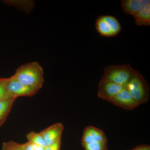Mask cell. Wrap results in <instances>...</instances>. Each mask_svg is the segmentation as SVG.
I'll list each match as a JSON object with an SVG mask.
<instances>
[{
  "label": "cell",
  "instance_id": "obj_1",
  "mask_svg": "<svg viewBox=\"0 0 150 150\" xmlns=\"http://www.w3.org/2000/svg\"><path fill=\"white\" fill-rule=\"evenodd\" d=\"M13 76L22 83L38 91L44 82L43 68L38 62L21 65L17 69Z\"/></svg>",
  "mask_w": 150,
  "mask_h": 150
},
{
  "label": "cell",
  "instance_id": "obj_2",
  "mask_svg": "<svg viewBox=\"0 0 150 150\" xmlns=\"http://www.w3.org/2000/svg\"><path fill=\"white\" fill-rule=\"evenodd\" d=\"M124 88L139 104H144L149 99L150 88L145 78L139 72L135 70Z\"/></svg>",
  "mask_w": 150,
  "mask_h": 150
},
{
  "label": "cell",
  "instance_id": "obj_3",
  "mask_svg": "<svg viewBox=\"0 0 150 150\" xmlns=\"http://www.w3.org/2000/svg\"><path fill=\"white\" fill-rule=\"evenodd\" d=\"M135 71L130 64L111 65L105 69L101 79L124 87Z\"/></svg>",
  "mask_w": 150,
  "mask_h": 150
},
{
  "label": "cell",
  "instance_id": "obj_4",
  "mask_svg": "<svg viewBox=\"0 0 150 150\" xmlns=\"http://www.w3.org/2000/svg\"><path fill=\"white\" fill-rule=\"evenodd\" d=\"M4 83L8 91L13 96H32L38 91L25 85L16 79L13 76L9 78H4Z\"/></svg>",
  "mask_w": 150,
  "mask_h": 150
},
{
  "label": "cell",
  "instance_id": "obj_5",
  "mask_svg": "<svg viewBox=\"0 0 150 150\" xmlns=\"http://www.w3.org/2000/svg\"><path fill=\"white\" fill-rule=\"evenodd\" d=\"M123 88L122 86L101 79L98 83V96L101 99L111 102Z\"/></svg>",
  "mask_w": 150,
  "mask_h": 150
},
{
  "label": "cell",
  "instance_id": "obj_6",
  "mask_svg": "<svg viewBox=\"0 0 150 150\" xmlns=\"http://www.w3.org/2000/svg\"><path fill=\"white\" fill-rule=\"evenodd\" d=\"M64 129L62 123H56L39 132L43 138L46 146L54 144L59 139L62 138Z\"/></svg>",
  "mask_w": 150,
  "mask_h": 150
},
{
  "label": "cell",
  "instance_id": "obj_7",
  "mask_svg": "<svg viewBox=\"0 0 150 150\" xmlns=\"http://www.w3.org/2000/svg\"><path fill=\"white\" fill-rule=\"evenodd\" d=\"M111 103L115 105L127 110H132L140 105L123 88L112 100Z\"/></svg>",
  "mask_w": 150,
  "mask_h": 150
},
{
  "label": "cell",
  "instance_id": "obj_8",
  "mask_svg": "<svg viewBox=\"0 0 150 150\" xmlns=\"http://www.w3.org/2000/svg\"><path fill=\"white\" fill-rule=\"evenodd\" d=\"M135 23L138 26L150 25V2L142 6V8L134 17Z\"/></svg>",
  "mask_w": 150,
  "mask_h": 150
},
{
  "label": "cell",
  "instance_id": "obj_9",
  "mask_svg": "<svg viewBox=\"0 0 150 150\" xmlns=\"http://www.w3.org/2000/svg\"><path fill=\"white\" fill-rule=\"evenodd\" d=\"M121 5L125 13L134 17L136 16L142 7L140 0H123Z\"/></svg>",
  "mask_w": 150,
  "mask_h": 150
},
{
  "label": "cell",
  "instance_id": "obj_10",
  "mask_svg": "<svg viewBox=\"0 0 150 150\" xmlns=\"http://www.w3.org/2000/svg\"><path fill=\"white\" fill-rule=\"evenodd\" d=\"M16 98L0 101V128L5 122Z\"/></svg>",
  "mask_w": 150,
  "mask_h": 150
},
{
  "label": "cell",
  "instance_id": "obj_11",
  "mask_svg": "<svg viewBox=\"0 0 150 150\" xmlns=\"http://www.w3.org/2000/svg\"><path fill=\"white\" fill-rule=\"evenodd\" d=\"M97 31L102 36L109 37L113 36L110 25L100 16L97 19L96 23Z\"/></svg>",
  "mask_w": 150,
  "mask_h": 150
},
{
  "label": "cell",
  "instance_id": "obj_12",
  "mask_svg": "<svg viewBox=\"0 0 150 150\" xmlns=\"http://www.w3.org/2000/svg\"><path fill=\"white\" fill-rule=\"evenodd\" d=\"M86 128L89 132L95 142L107 143V137L102 130L93 126H88Z\"/></svg>",
  "mask_w": 150,
  "mask_h": 150
},
{
  "label": "cell",
  "instance_id": "obj_13",
  "mask_svg": "<svg viewBox=\"0 0 150 150\" xmlns=\"http://www.w3.org/2000/svg\"><path fill=\"white\" fill-rule=\"evenodd\" d=\"M101 17L110 25L113 36H115L120 33L121 27L117 19L114 17L109 15L103 16Z\"/></svg>",
  "mask_w": 150,
  "mask_h": 150
},
{
  "label": "cell",
  "instance_id": "obj_14",
  "mask_svg": "<svg viewBox=\"0 0 150 150\" xmlns=\"http://www.w3.org/2000/svg\"><path fill=\"white\" fill-rule=\"evenodd\" d=\"M26 137L28 140V142L41 146L43 147H46V145L40 133L31 131L27 134Z\"/></svg>",
  "mask_w": 150,
  "mask_h": 150
},
{
  "label": "cell",
  "instance_id": "obj_15",
  "mask_svg": "<svg viewBox=\"0 0 150 150\" xmlns=\"http://www.w3.org/2000/svg\"><path fill=\"white\" fill-rule=\"evenodd\" d=\"M82 145L85 150H108L107 143L93 142Z\"/></svg>",
  "mask_w": 150,
  "mask_h": 150
},
{
  "label": "cell",
  "instance_id": "obj_16",
  "mask_svg": "<svg viewBox=\"0 0 150 150\" xmlns=\"http://www.w3.org/2000/svg\"><path fill=\"white\" fill-rule=\"evenodd\" d=\"M13 98H17L13 96L9 92L4 83V78H0V101Z\"/></svg>",
  "mask_w": 150,
  "mask_h": 150
},
{
  "label": "cell",
  "instance_id": "obj_17",
  "mask_svg": "<svg viewBox=\"0 0 150 150\" xmlns=\"http://www.w3.org/2000/svg\"><path fill=\"white\" fill-rule=\"evenodd\" d=\"M2 150H23L20 144L13 142H4L3 144Z\"/></svg>",
  "mask_w": 150,
  "mask_h": 150
},
{
  "label": "cell",
  "instance_id": "obj_18",
  "mask_svg": "<svg viewBox=\"0 0 150 150\" xmlns=\"http://www.w3.org/2000/svg\"><path fill=\"white\" fill-rule=\"evenodd\" d=\"M23 150H44L45 148L29 142L20 144Z\"/></svg>",
  "mask_w": 150,
  "mask_h": 150
},
{
  "label": "cell",
  "instance_id": "obj_19",
  "mask_svg": "<svg viewBox=\"0 0 150 150\" xmlns=\"http://www.w3.org/2000/svg\"><path fill=\"white\" fill-rule=\"evenodd\" d=\"M61 144H62V138L59 139L50 146H46L44 150H60Z\"/></svg>",
  "mask_w": 150,
  "mask_h": 150
},
{
  "label": "cell",
  "instance_id": "obj_20",
  "mask_svg": "<svg viewBox=\"0 0 150 150\" xmlns=\"http://www.w3.org/2000/svg\"><path fill=\"white\" fill-rule=\"evenodd\" d=\"M142 150H150V146L149 145H141Z\"/></svg>",
  "mask_w": 150,
  "mask_h": 150
},
{
  "label": "cell",
  "instance_id": "obj_21",
  "mask_svg": "<svg viewBox=\"0 0 150 150\" xmlns=\"http://www.w3.org/2000/svg\"><path fill=\"white\" fill-rule=\"evenodd\" d=\"M131 150H142V148H141V146H138L137 147L135 148V149Z\"/></svg>",
  "mask_w": 150,
  "mask_h": 150
}]
</instances>
